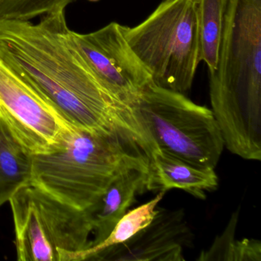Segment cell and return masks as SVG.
<instances>
[{"instance_id": "15", "label": "cell", "mask_w": 261, "mask_h": 261, "mask_svg": "<svg viewBox=\"0 0 261 261\" xmlns=\"http://www.w3.org/2000/svg\"><path fill=\"white\" fill-rule=\"evenodd\" d=\"M239 211L233 212L227 227L215 238L208 250H203L198 261H261V242L258 240L235 239Z\"/></svg>"}, {"instance_id": "1", "label": "cell", "mask_w": 261, "mask_h": 261, "mask_svg": "<svg viewBox=\"0 0 261 261\" xmlns=\"http://www.w3.org/2000/svg\"><path fill=\"white\" fill-rule=\"evenodd\" d=\"M65 13L44 15L38 23L0 17V58L76 127L123 136L149 158L156 146L141 119L90 68Z\"/></svg>"}, {"instance_id": "12", "label": "cell", "mask_w": 261, "mask_h": 261, "mask_svg": "<svg viewBox=\"0 0 261 261\" xmlns=\"http://www.w3.org/2000/svg\"><path fill=\"white\" fill-rule=\"evenodd\" d=\"M33 155L0 120V207L31 185Z\"/></svg>"}, {"instance_id": "18", "label": "cell", "mask_w": 261, "mask_h": 261, "mask_svg": "<svg viewBox=\"0 0 261 261\" xmlns=\"http://www.w3.org/2000/svg\"><path fill=\"white\" fill-rule=\"evenodd\" d=\"M91 1H97V0H91Z\"/></svg>"}, {"instance_id": "16", "label": "cell", "mask_w": 261, "mask_h": 261, "mask_svg": "<svg viewBox=\"0 0 261 261\" xmlns=\"http://www.w3.org/2000/svg\"><path fill=\"white\" fill-rule=\"evenodd\" d=\"M75 0H3L0 17L31 20L65 8Z\"/></svg>"}, {"instance_id": "8", "label": "cell", "mask_w": 261, "mask_h": 261, "mask_svg": "<svg viewBox=\"0 0 261 261\" xmlns=\"http://www.w3.org/2000/svg\"><path fill=\"white\" fill-rule=\"evenodd\" d=\"M123 28L114 22L93 33L81 34L72 30L71 34L84 59L103 85L132 106L153 82L128 44Z\"/></svg>"}, {"instance_id": "9", "label": "cell", "mask_w": 261, "mask_h": 261, "mask_svg": "<svg viewBox=\"0 0 261 261\" xmlns=\"http://www.w3.org/2000/svg\"><path fill=\"white\" fill-rule=\"evenodd\" d=\"M194 235L182 209H156L144 228L122 244L107 247L89 260L181 261L184 249L193 244Z\"/></svg>"}, {"instance_id": "6", "label": "cell", "mask_w": 261, "mask_h": 261, "mask_svg": "<svg viewBox=\"0 0 261 261\" xmlns=\"http://www.w3.org/2000/svg\"><path fill=\"white\" fill-rule=\"evenodd\" d=\"M19 261H69L91 247L92 229L85 211L53 198L33 185L10 201Z\"/></svg>"}, {"instance_id": "19", "label": "cell", "mask_w": 261, "mask_h": 261, "mask_svg": "<svg viewBox=\"0 0 261 261\" xmlns=\"http://www.w3.org/2000/svg\"><path fill=\"white\" fill-rule=\"evenodd\" d=\"M3 0H0V4H1V2H2Z\"/></svg>"}, {"instance_id": "7", "label": "cell", "mask_w": 261, "mask_h": 261, "mask_svg": "<svg viewBox=\"0 0 261 261\" xmlns=\"http://www.w3.org/2000/svg\"><path fill=\"white\" fill-rule=\"evenodd\" d=\"M0 120L33 155L61 150L80 129L1 58Z\"/></svg>"}, {"instance_id": "17", "label": "cell", "mask_w": 261, "mask_h": 261, "mask_svg": "<svg viewBox=\"0 0 261 261\" xmlns=\"http://www.w3.org/2000/svg\"><path fill=\"white\" fill-rule=\"evenodd\" d=\"M190 1H192V2L195 3V4H197V3H198V1L199 0H190Z\"/></svg>"}, {"instance_id": "5", "label": "cell", "mask_w": 261, "mask_h": 261, "mask_svg": "<svg viewBox=\"0 0 261 261\" xmlns=\"http://www.w3.org/2000/svg\"><path fill=\"white\" fill-rule=\"evenodd\" d=\"M157 149L215 169L224 148L212 110L152 83L133 103Z\"/></svg>"}, {"instance_id": "2", "label": "cell", "mask_w": 261, "mask_h": 261, "mask_svg": "<svg viewBox=\"0 0 261 261\" xmlns=\"http://www.w3.org/2000/svg\"><path fill=\"white\" fill-rule=\"evenodd\" d=\"M212 111L224 146L261 160V0H228L216 70L210 74Z\"/></svg>"}, {"instance_id": "11", "label": "cell", "mask_w": 261, "mask_h": 261, "mask_svg": "<svg viewBox=\"0 0 261 261\" xmlns=\"http://www.w3.org/2000/svg\"><path fill=\"white\" fill-rule=\"evenodd\" d=\"M149 167V190L181 189L205 199L207 192L218 188L215 169L193 164L159 149L151 155Z\"/></svg>"}, {"instance_id": "4", "label": "cell", "mask_w": 261, "mask_h": 261, "mask_svg": "<svg viewBox=\"0 0 261 261\" xmlns=\"http://www.w3.org/2000/svg\"><path fill=\"white\" fill-rule=\"evenodd\" d=\"M130 48L157 86L177 92L192 88L199 61L197 4L163 0L137 27H125Z\"/></svg>"}, {"instance_id": "14", "label": "cell", "mask_w": 261, "mask_h": 261, "mask_svg": "<svg viewBox=\"0 0 261 261\" xmlns=\"http://www.w3.org/2000/svg\"><path fill=\"white\" fill-rule=\"evenodd\" d=\"M166 192V191L161 190L151 201L126 212L106 239L97 245L75 253L71 256L69 261L89 260L91 256L97 252L107 247L122 244L132 238L153 219L156 213L157 206Z\"/></svg>"}, {"instance_id": "13", "label": "cell", "mask_w": 261, "mask_h": 261, "mask_svg": "<svg viewBox=\"0 0 261 261\" xmlns=\"http://www.w3.org/2000/svg\"><path fill=\"white\" fill-rule=\"evenodd\" d=\"M227 2L228 0H199L197 3L199 61L207 65L209 74L218 65Z\"/></svg>"}, {"instance_id": "10", "label": "cell", "mask_w": 261, "mask_h": 261, "mask_svg": "<svg viewBox=\"0 0 261 261\" xmlns=\"http://www.w3.org/2000/svg\"><path fill=\"white\" fill-rule=\"evenodd\" d=\"M149 190V168H131L120 173L85 213L92 229L91 247L109 236L136 196Z\"/></svg>"}, {"instance_id": "3", "label": "cell", "mask_w": 261, "mask_h": 261, "mask_svg": "<svg viewBox=\"0 0 261 261\" xmlns=\"http://www.w3.org/2000/svg\"><path fill=\"white\" fill-rule=\"evenodd\" d=\"M149 166V156L136 142L118 134L79 129L61 150L33 155L31 185L84 211L120 173Z\"/></svg>"}]
</instances>
